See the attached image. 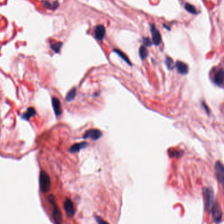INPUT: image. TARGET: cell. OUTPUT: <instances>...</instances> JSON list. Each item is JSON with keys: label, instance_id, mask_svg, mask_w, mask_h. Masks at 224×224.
<instances>
[{"label": "cell", "instance_id": "obj_1", "mask_svg": "<svg viewBox=\"0 0 224 224\" xmlns=\"http://www.w3.org/2000/svg\"><path fill=\"white\" fill-rule=\"evenodd\" d=\"M203 200L206 210H211L214 204V195L212 189L208 188L203 189Z\"/></svg>", "mask_w": 224, "mask_h": 224}, {"label": "cell", "instance_id": "obj_2", "mask_svg": "<svg viewBox=\"0 0 224 224\" xmlns=\"http://www.w3.org/2000/svg\"><path fill=\"white\" fill-rule=\"evenodd\" d=\"M40 189L43 193H47L51 188L50 177L45 171H41L40 175Z\"/></svg>", "mask_w": 224, "mask_h": 224}, {"label": "cell", "instance_id": "obj_3", "mask_svg": "<svg viewBox=\"0 0 224 224\" xmlns=\"http://www.w3.org/2000/svg\"><path fill=\"white\" fill-rule=\"evenodd\" d=\"M215 176L218 181L224 187V167L222 163L220 161H217L214 166Z\"/></svg>", "mask_w": 224, "mask_h": 224}, {"label": "cell", "instance_id": "obj_4", "mask_svg": "<svg viewBox=\"0 0 224 224\" xmlns=\"http://www.w3.org/2000/svg\"><path fill=\"white\" fill-rule=\"evenodd\" d=\"M212 216L215 223H219L222 218L221 208L218 203H214L211 208Z\"/></svg>", "mask_w": 224, "mask_h": 224}, {"label": "cell", "instance_id": "obj_5", "mask_svg": "<svg viewBox=\"0 0 224 224\" xmlns=\"http://www.w3.org/2000/svg\"><path fill=\"white\" fill-rule=\"evenodd\" d=\"M150 30L152 36V42L155 45H159L161 43L162 37L159 29L156 28L154 24H152L150 26Z\"/></svg>", "mask_w": 224, "mask_h": 224}, {"label": "cell", "instance_id": "obj_6", "mask_svg": "<svg viewBox=\"0 0 224 224\" xmlns=\"http://www.w3.org/2000/svg\"><path fill=\"white\" fill-rule=\"evenodd\" d=\"M102 135V134L100 131L98 129H89L87 131L84 135H83V138L87 139V138H91L93 140H99Z\"/></svg>", "mask_w": 224, "mask_h": 224}, {"label": "cell", "instance_id": "obj_7", "mask_svg": "<svg viewBox=\"0 0 224 224\" xmlns=\"http://www.w3.org/2000/svg\"><path fill=\"white\" fill-rule=\"evenodd\" d=\"M64 207L67 216H68V217H73L75 213H76V210H75V208L72 201L70 199L67 198L66 199Z\"/></svg>", "mask_w": 224, "mask_h": 224}, {"label": "cell", "instance_id": "obj_8", "mask_svg": "<svg viewBox=\"0 0 224 224\" xmlns=\"http://www.w3.org/2000/svg\"><path fill=\"white\" fill-rule=\"evenodd\" d=\"M214 82L218 86H221L224 83V70L219 69L214 75Z\"/></svg>", "mask_w": 224, "mask_h": 224}, {"label": "cell", "instance_id": "obj_9", "mask_svg": "<svg viewBox=\"0 0 224 224\" xmlns=\"http://www.w3.org/2000/svg\"><path fill=\"white\" fill-rule=\"evenodd\" d=\"M94 35L96 40L102 41L106 35V28L103 25H97L94 28Z\"/></svg>", "mask_w": 224, "mask_h": 224}, {"label": "cell", "instance_id": "obj_10", "mask_svg": "<svg viewBox=\"0 0 224 224\" xmlns=\"http://www.w3.org/2000/svg\"><path fill=\"white\" fill-rule=\"evenodd\" d=\"M54 209L53 211V218L55 224H62V215L60 211V209L58 208L56 205H53Z\"/></svg>", "mask_w": 224, "mask_h": 224}, {"label": "cell", "instance_id": "obj_11", "mask_svg": "<svg viewBox=\"0 0 224 224\" xmlns=\"http://www.w3.org/2000/svg\"><path fill=\"white\" fill-rule=\"evenodd\" d=\"M52 104H53V109L56 116L58 117L61 115L62 114V107L60 100L57 98H56V97H53V98L52 99Z\"/></svg>", "mask_w": 224, "mask_h": 224}, {"label": "cell", "instance_id": "obj_12", "mask_svg": "<svg viewBox=\"0 0 224 224\" xmlns=\"http://www.w3.org/2000/svg\"><path fill=\"white\" fill-rule=\"evenodd\" d=\"M176 68H177L178 72L182 75H186L188 73L189 68L188 65L181 61H177L175 64Z\"/></svg>", "mask_w": 224, "mask_h": 224}, {"label": "cell", "instance_id": "obj_13", "mask_svg": "<svg viewBox=\"0 0 224 224\" xmlns=\"http://www.w3.org/2000/svg\"><path fill=\"white\" fill-rule=\"evenodd\" d=\"M88 144L87 142H82V143H78V144H73L70 149V152L72 153H75V152H78L80 151L81 149L85 148L87 146Z\"/></svg>", "mask_w": 224, "mask_h": 224}, {"label": "cell", "instance_id": "obj_14", "mask_svg": "<svg viewBox=\"0 0 224 224\" xmlns=\"http://www.w3.org/2000/svg\"><path fill=\"white\" fill-rule=\"evenodd\" d=\"M42 3H43V5L48 9L55 10L56 8H58L59 6V3L57 2H51L49 1H43V2H42Z\"/></svg>", "mask_w": 224, "mask_h": 224}, {"label": "cell", "instance_id": "obj_15", "mask_svg": "<svg viewBox=\"0 0 224 224\" xmlns=\"http://www.w3.org/2000/svg\"><path fill=\"white\" fill-rule=\"evenodd\" d=\"M76 94H77V88L76 87H73L71 90H70L68 94H67L66 96V100L67 102H71L75 99Z\"/></svg>", "mask_w": 224, "mask_h": 224}, {"label": "cell", "instance_id": "obj_16", "mask_svg": "<svg viewBox=\"0 0 224 224\" xmlns=\"http://www.w3.org/2000/svg\"><path fill=\"white\" fill-rule=\"evenodd\" d=\"M114 53H115L117 55H118L119 56H120L126 63H127V64H128L129 65H130V66H132V64H131V61H129V58L127 57V56H126V55L123 53V52H122L121 51L119 50V49H114Z\"/></svg>", "mask_w": 224, "mask_h": 224}, {"label": "cell", "instance_id": "obj_17", "mask_svg": "<svg viewBox=\"0 0 224 224\" xmlns=\"http://www.w3.org/2000/svg\"><path fill=\"white\" fill-rule=\"evenodd\" d=\"M36 114L35 110L34 108H29L27 109L26 113H24L23 115H22V118L26 119V120H28L29 118H31L32 117H33L34 115H35Z\"/></svg>", "mask_w": 224, "mask_h": 224}, {"label": "cell", "instance_id": "obj_18", "mask_svg": "<svg viewBox=\"0 0 224 224\" xmlns=\"http://www.w3.org/2000/svg\"><path fill=\"white\" fill-rule=\"evenodd\" d=\"M139 55L141 60H144L148 55V52L144 45L141 46L139 49Z\"/></svg>", "mask_w": 224, "mask_h": 224}, {"label": "cell", "instance_id": "obj_19", "mask_svg": "<svg viewBox=\"0 0 224 224\" xmlns=\"http://www.w3.org/2000/svg\"><path fill=\"white\" fill-rule=\"evenodd\" d=\"M62 46V43L61 42H56L51 45V48L53 50L55 53H58L60 51H61Z\"/></svg>", "mask_w": 224, "mask_h": 224}, {"label": "cell", "instance_id": "obj_20", "mask_svg": "<svg viewBox=\"0 0 224 224\" xmlns=\"http://www.w3.org/2000/svg\"><path fill=\"white\" fill-rule=\"evenodd\" d=\"M184 7H185V10L191 14H196L197 13V10L195 9V7L189 3H185Z\"/></svg>", "mask_w": 224, "mask_h": 224}, {"label": "cell", "instance_id": "obj_21", "mask_svg": "<svg viewBox=\"0 0 224 224\" xmlns=\"http://www.w3.org/2000/svg\"><path fill=\"white\" fill-rule=\"evenodd\" d=\"M165 63H166V65H167V68H168L169 70H173V69L174 68L175 64H174V63L173 60L171 58H170V57H167V58H166V60H165Z\"/></svg>", "mask_w": 224, "mask_h": 224}, {"label": "cell", "instance_id": "obj_22", "mask_svg": "<svg viewBox=\"0 0 224 224\" xmlns=\"http://www.w3.org/2000/svg\"><path fill=\"white\" fill-rule=\"evenodd\" d=\"M168 154L170 157H180L182 155L180 152H178L172 149L168 150Z\"/></svg>", "mask_w": 224, "mask_h": 224}, {"label": "cell", "instance_id": "obj_23", "mask_svg": "<svg viewBox=\"0 0 224 224\" xmlns=\"http://www.w3.org/2000/svg\"><path fill=\"white\" fill-rule=\"evenodd\" d=\"M143 43L145 47H151L152 45V41L149 37H143Z\"/></svg>", "mask_w": 224, "mask_h": 224}, {"label": "cell", "instance_id": "obj_24", "mask_svg": "<svg viewBox=\"0 0 224 224\" xmlns=\"http://www.w3.org/2000/svg\"><path fill=\"white\" fill-rule=\"evenodd\" d=\"M95 219L99 224H109L108 222H106V221H104L103 219L100 218L99 216H95Z\"/></svg>", "mask_w": 224, "mask_h": 224}, {"label": "cell", "instance_id": "obj_25", "mask_svg": "<svg viewBox=\"0 0 224 224\" xmlns=\"http://www.w3.org/2000/svg\"><path fill=\"white\" fill-rule=\"evenodd\" d=\"M48 200H49V203H50L52 205H53V206L55 205H56L55 198L54 195H49V197H48Z\"/></svg>", "mask_w": 224, "mask_h": 224}, {"label": "cell", "instance_id": "obj_26", "mask_svg": "<svg viewBox=\"0 0 224 224\" xmlns=\"http://www.w3.org/2000/svg\"><path fill=\"white\" fill-rule=\"evenodd\" d=\"M223 63H224V61H223Z\"/></svg>", "mask_w": 224, "mask_h": 224}]
</instances>
